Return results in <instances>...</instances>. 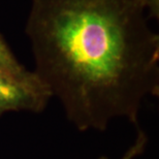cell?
Masks as SVG:
<instances>
[{
    "mask_svg": "<svg viewBox=\"0 0 159 159\" xmlns=\"http://www.w3.org/2000/svg\"><path fill=\"white\" fill-rule=\"evenodd\" d=\"M50 97L36 93L29 88L0 75V110L39 112Z\"/></svg>",
    "mask_w": 159,
    "mask_h": 159,
    "instance_id": "7a4b0ae2",
    "label": "cell"
},
{
    "mask_svg": "<svg viewBox=\"0 0 159 159\" xmlns=\"http://www.w3.org/2000/svg\"><path fill=\"white\" fill-rule=\"evenodd\" d=\"M0 75L29 88L36 93L51 98L47 88L33 71L27 70L18 61L6 43L0 36Z\"/></svg>",
    "mask_w": 159,
    "mask_h": 159,
    "instance_id": "3957f363",
    "label": "cell"
},
{
    "mask_svg": "<svg viewBox=\"0 0 159 159\" xmlns=\"http://www.w3.org/2000/svg\"><path fill=\"white\" fill-rule=\"evenodd\" d=\"M139 2L148 11L149 16L154 19L159 18V0H139Z\"/></svg>",
    "mask_w": 159,
    "mask_h": 159,
    "instance_id": "277c9868",
    "label": "cell"
},
{
    "mask_svg": "<svg viewBox=\"0 0 159 159\" xmlns=\"http://www.w3.org/2000/svg\"><path fill=\"white\" fill-rule=\"evenodd\" d=\"M34 74L80 130L136 122L159 88V36L139 0H31Z\"/></svg>",
    "mask_w": 159,
    "mask_h": 159,
    "instance_id": "6da1fadb",
    "label": "cell"
},
{
    "mask_svg": "<svg viewBox=\"0 0 159 159\" xmlns=\"http://www.w3.org/2000/svg\"><path fill=\"white\" fill-rule=\"evenodd\" d=\"M1 113H3V112H2V111H1V110H0V114H1Z\"/></svg>",
    "mask_w": 159,
    "mask_h": 159,
    "instance_id": "5b68a950",
    "label": "cell"
}]
</instances>
